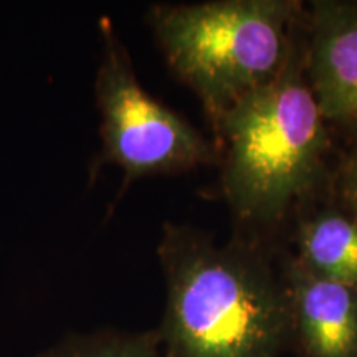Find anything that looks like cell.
I'll use <instances>...</instances> for the list:
<instances>
[{
  "instance_id": "5",
  "label": "cell",
  "mask_w": 357,
  "mask_h": 357,
  "mask_svg": "<svg viewBox=\"0 0 357 357\" xmlns=\"http://www.w3.org/2000/svg\"><path fill=\"white\" fill-rule=\"evenodd\" d=\"M305 65L326 121L357 131V2L312 3Z\"/></svg>"
},
{
  "instance_id": "2",
  "label": "cell",
  "mask_w": 357,
  "mask_h": 357,
  "mask_svg": "<svg viewBox=\"0 0 357 357\" xmlns=\"http://www.w3.org/2000/svg\"><path fill=\"white\" fill-rule=\"evenodd\" d=\"M305 70L293 43L280 73L213 124L223 153L222 192L243 220H280L323 169L328 129Z\"/></svg>"
},
{
  "instance_id": "9",
  "label": "cell",
  "mask_w": 357,
  "mask_h": 357,
  "mask_svg": "<svg viewBox=\"0 0 357 357\" xmlns=\"http://www.w3.org/2000/svg\"><path fill=\"white\" fill-rule=\"evenodd\" d=\"M339 195L346 212L357 218V146L351 151L339 171Z\"/></svg>"
},
{
  "instance_id": "7",
  "label": "cell",
  "mask_w": 357,
  "mask_h": 357,
  "mask_svg": "<svg viewBox=\"0 0 357 357\" xmlns=\"http://www.w3.org/2000/svg\"><path fill=\"white\" fill-rule=\"evenodd\" d=\"M307 273L357 288V218L346 211H324L305 222L298 235Z\"/></svg>"
},
{
  "instance_id": "4",
  "label": "cell",
  "mask_w": 357,
  "mask_h": 357,
  "mask_svg": "<svg viewBox=\"0 0 357 357\" xmlns=\"http://www.w3.org/2000/svg\"><path fill=\"white\" fill-rule=\"evenodd\" d=\"M102 52L95 95L101 116L100 164L123 169L124 182L154 174H176L218 159L187 119L146 91L108 17L100 19Z\"/></svg>"
},
{
  "instance_id": "3",
  "label": "cell",
  "mask_w": 357,
  "mask_h": 357,
  "mask_svg": "<svg viewBox=\"0 0 357 357\" xmlns=\"http://www.w3.org/2000/svg\"><path fill=\"white\" fill-rule=\"evenodd\" d=\"M300 10L293 0H213L154 6L147 20L169 66L215 124L280 73Z\"/></svg>"
},
{
  "instance_id": "1",
  "label": "cell",
  "mask_w": 357,
  "mask_h": 357,
  "mask_svg": "<svg viewBox=\"0 0 357 357\" xmlns=\"http://www.w3.org/2000/svg\"><path fill=\"white\" fill-rule=\"evenodd\" d=\"M158 253L167 288L158 334L171 357L278 356L291 307L287 284L260 255L172 223Z\"/></svg>"
},
{
  "instance_id": "8",
  "label": "cell",
  "mask_w": 357,
  "mask_h": 357,
  "mask_svg": "<svg viewBox=\"0 0 357 357\" xmlns=\"http://www.w3.org/2000/svg\"><path fill=\"white\" fill-rule=\"evenodd\" d=\"M32 357H171L158 333L71 334Z\"/></svg>"
},
{
  "instance_id": "6",
  "label": "cell",
  "mask_w": 357,
  "mask_h": 357,
  "mask_svg": "<svg viewBox=\"0 0 357 357\" xmlns=\"http://www.w3.org/2000/svg\"><path fill=\"white\" fill-rule=\"evenodd\" d=\"M287 289L303 356L357 357V288L307 273L293 261Z\"/></svg>"
}]
</instances>
